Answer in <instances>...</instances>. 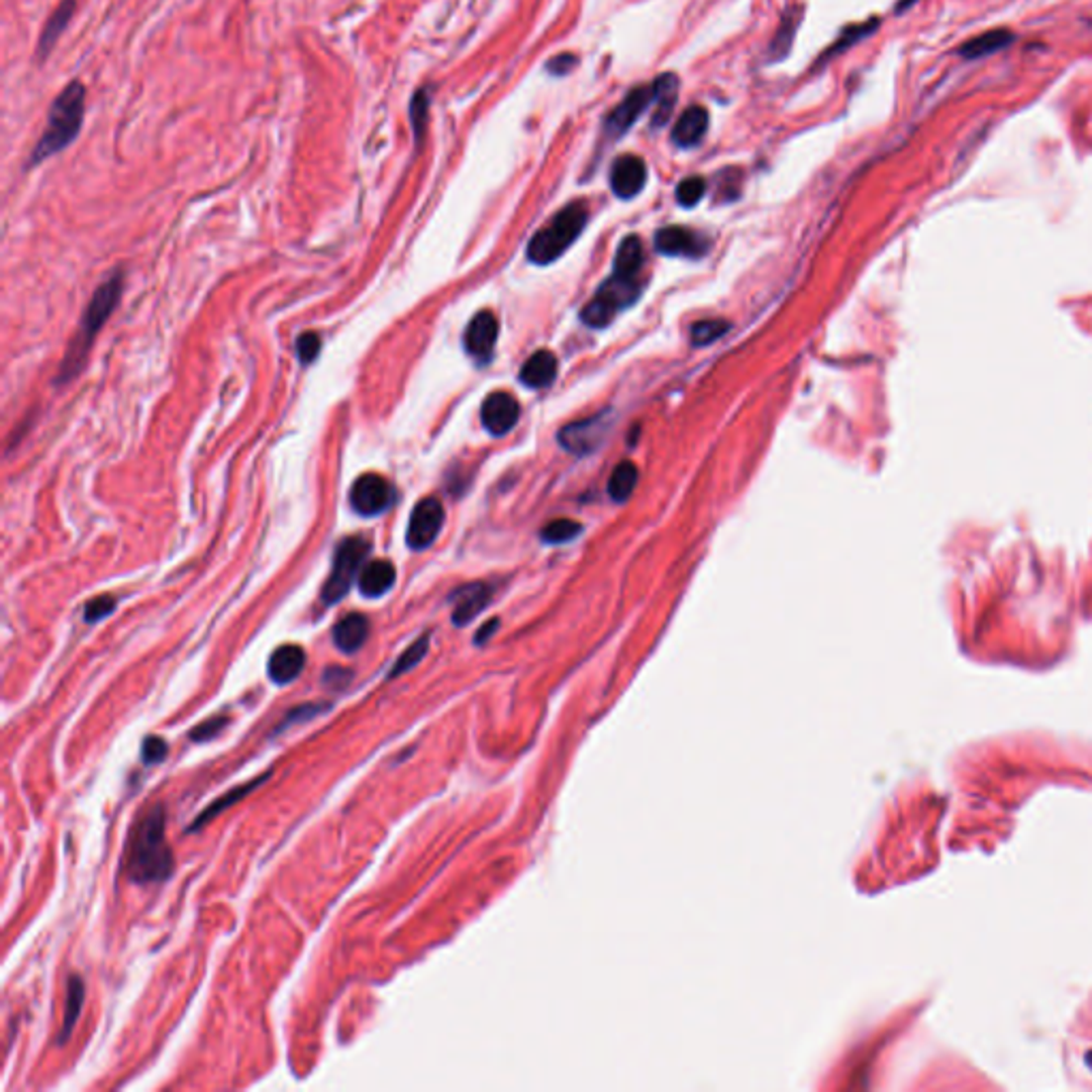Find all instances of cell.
<instances>
[{
  "label": "cell",
  "mask_w": 1092,
  "mask_h": 1092,
  "mask_svg": "<svg viewBox=\"0 0 1092 1092\" xmlns=\"http://www.w3.org/2000/svg\"><path fill=\"white\" fill-rule=\"evenodd\" d=\"M711 242L704 235L685 227H663L655 235V248L663 256L702 258L709 252Z\"/></svg>",
  "instance_id": "obj_11"
},
{
  "label": "cell",
  "mask_w": 1092,
  "mask_h": 1092,
  "mask_svg": "<svg viewBox=\"0 0 1092 1092\" xmlns=\"http://www.w3.org/2000/svg\"><path fill=\"white\" fill-rule=\"evenodd\" d=\"M73 16H75V0H62V3L56 7V11L50 16L44 33H41L39 48H37L39 58H46L51 51V48L56 46V41L60 39V35L64 33Z\"/></svg>",
  "instance_id": "obj_24"
},
{
  "label": "cell",
  "mask_w": 1092,
  "mask_h": 1092,
  "mask_svg": "<svg viewBox=\"0 0 1092 1092\" xmlns=\"http://www.w3.org/2000/svg\"><path fill=\"white\" fill-rule=\"evenodd\" d=\"M557 376V358L548 350L534 352L521 367V382L530 389H545Z\"/></svg>",
  "instance_id": "obj_20"
},
{
  "label": "cell",
  "mask_w": 1092,
  "mask_h": 1092,
  "mask_svg": "<svg viewBox=\"0 0 1092 1092\" xmlns=\"http://www.w3.org/2000/svg\"><path fill=\"white\" fill-rule=\"evenodd\" d=\"M1088 1064H1090V1067H1092V1052L1088 1054Z\"/></svg>",
  "instance_id": "obj_43"
},
{
  "label": "cell",
  "mask_w": 1092,
  "mask_h": 1092,
  "mask_svg": "<svg viewBox=\"0 0 1092 1092\" xmlns=\"http://www.w3.org/2000/svg\"><path fill=\"white\" fill-rule=\"evenodd\" d=\"M173 873V853L164 839V809H149L137 824L129 851V875L137 883L164 881Z\"/></svg>",
  "instance_id": "obj_1"
},
{
  "label": "cell",
  "mask_w": 1092,
  "mask_h": 1092,
  "mask_svg": "<svg viewBox=\"0 0 1092 1092\" xmlns=\"http://www.w3.org/2000/svg\"><path fill=\"white\" fill-rule=\"evenodd\" d=\"M84 109H86V88L79 81H71L51 103L46 131L41 133V140L35 146L33 154L29 158V167H37L46 158L58 154L60 149L71 146L84 122Z\"/></svg>",
  "instance_id": "obj_2"
},
{
  "label": "cell",
  "mask_w": 1092,
  "mask_h": 1092,
  "mask_svg": "<svg viewBox=\"0 0 1092 1092\" xmlns=\"http://www.w3.org/2000/svg\"><path fill=\"white\" fill-rule=\"evenodd\" d=\"M395 585V568L391 561L376 559L363 565L358 574V589L365 598H380Z\"/></svg>",
  "instance_id": "obj_19"
},
{
  "label": "cell",
  "mask_w": 1092,
  "mask_h": 1092,
  "mask_svg": "<svg viewBox=\"0 0 1092 1092\" xmlns=\"http://www.w3.org/2000/svg\"><path fill=\"white\" fill-rule=\"evenodd\" d=\"M84 981H81L79 975H71L68 977V984H66V1009H64V1020H62V1031L58 1035V1043H64L68 1037H71L75 1025H77V1018L81 1014V1005H84Z\"/></svg>",
  "instance_id": "obj_26"
},
{
  "label": "cell",
  "mask_w": 1092,
  "mask_h": 1092,
  "mask_svg": "<svg viewBox=\"0 0 1092 1092\" xmlns=\"http://www.w3.org/2000/svg\"><path fill=\"white\" fill-rule=\"evenodd\" d=\"M636 482H639V469L632 461H621L608 480V495L613 497L617 504H624L628 497L634 493Z\"/></svg>",
  "instance_id": "obj_27"
},
{
  "label": "cell",
  "mask_w": 1092,
  "mask_h": 1092,
  "mask_svg": "<svg viewBox=\"0 0 1092 1092\" xmlns=\"http://www.w3.org/2000/svg\"><path fill=\"white\" fill-rule=\"evenodd\" d=\"M369 636V621L361 613L342 617L334 628V643L344 653H354L361 648Z\"/></svg>",
  "instance_id": "obj_18"
},
{
  "label": "cell",
  "mask_w": 1092,
  "mask_h": 1092,
  "mask_svg": "<svg viewBox=\"0 0 1092 1092\" xmlns=\"http://www.w3.org/2000/svg\"><path fill=\"white\" fill-rule=\"evenodd\" d=\"M142 755L146 764H158L167 757V743H164L160 737H148L144 741Z\"/></svg>",
  "instance_id": "obj_38"
},
{
  "label": "cell",
  "mask_w": 1092,
  "mask_h": 1092,
  "mask_svg": "<svg viewBox=\"0 0 1092 1092\" xmlns=\"http://www.w3.org/2000/svg\"><path fill=\"white\" fill-rule=\"evenodd\" d=\"M352 679V672L350 670H344V668H329L325 674H323V683L331 689H344L346 685L350 683Z\"/></svg>",
  "instance_id": "obj_40"
},
{
  "label": "cell",
  "mask_w": 1092,
  "mask_h": 1092,
  "mask_svg": "<svg viewBox=\"0 0 1092 1092\" xmlns=\"http://www.w3.org/2000/svg\"><path fill=\"white\" fill-rule=\"evenodd\" d=\"M442 525H445V508L436 497L421 500L412 510L408 525V545L414 550H423L432 546L438 538Z\"/></svg>",
  "instance_id": "obj_10"
},
{
  "label": "cell",
  "mask_w": 1092,
  "mask_h": 1092,
  "mask_svg": "<svg viewBox=\"0 0 1092 1092\" xmlns=\"http://www.w3.org/2000/svg\"><path fill=\"white\" fill-rule=\"evenodd\" d=\"M709 129V114L702 105H691L679 116L672 131V142L679 148H694Z\"/></svg>",
  "instance_id": "obj_17"
},
{
  "label": "cell",
  "mask_w": 1092,
  "mask_h": 1092,
  "mask_svg": "<svg viewBox=\"0 0 1092 1092\" xmlns=\"http://www.w3.org/2000/svg\"><path fill=\"white\" fill-rule=\"evenodd\" d=\"M800 22V16L798 13H787V16L783 18L779 31L775 35V39H772V46H770V56L772 58H783L787 50H790L792 41H794V33H796V26Z\"/></svg>",
  "instance_id": "obj_32"
},
{
  "label": "cell",
  "mask_w": 1092,
  "mask_h": 1092,
  "mask_svg": "<svg viewBox=\"0 0 1092 1092\" xmlns=\"http://www.w3.org/2000/svg\"><path fill=\"white\" fill-rule=\"evenodd\" d=\"M646 184V162L636 154L619 156L611 167V188L619 199H634Z\"/></svg>",
  "instance_id": "obj_14"
},
{
  "label": "cell",
  "mask_w": 1092,
  "mask_h": 1092,
  "mask_svg": "<svg viewBox=\"0 0 1092 1092\" xmlns=\"http://www.w3.org/2000/svg\"><path fill=\"white\" fill-rule=\"evenodd\" d=\"M497 336H500V323H497L495 314L489 310L478 312L465 329V336H463L465 352L469 356H474L476 361H487V358L493 354Z\"/></svg>",
  "instance_id": "obj_13"
},
{
  "label": "cell",
  "mask_w": 1092,
  "mask_h": 1092,
  "mask_svg": "<svg viewBox=\"0 0 1092 1092\" xmlns=\"http://www.w3.org/2000/svg\"><path fill=\"white\" fill-rule=\"evenodd\" d=\"M916 3H918V0H901V3H898V7H896V11H898V13H901V11L909 9V7H914Z\"/></svg>",
  "instance_id": "obj_42"
},
{
  "label": "cell",
  "mask_w": 1092,
  "mask_h": 1092,
  "mask_svg": "<svg viewBox=\"0 0 1092 1092\" xmlns=\"http://www.w3.org/2000/svg\"><path fill=\"white\" fill-rule=\"evenodd\" d=\"M114 608H116V600L112 596H99V598H94L86 604L84 619L88 621V624H96V621H101L107 615H112Z\"/></svg>",
  "instance_id": "obj_37"
},
{
  "label": "cell",
  "mask_w": 1092,
  "mask_h": 1092,
  "mask_svg": "<svg viewBox=\"0 0 1092 1092\" xmlns=\"http://www.w3.org/2000/svg\"><path fill=\"white\" fill-rule=\"evenodd\" d=\"M427 651H430V634L421 636L417 643H412L406 648V651L399 655V659L395 661V666L389 672V679H397V676H402L404 672L412 670L414 666H419V663L423 661V657L427 655Z\"/></svg>",
  "instance_id": "obj_30"
},
{
  "label": "cell",
  "mask_w": 1092,
  "mask_h": 1092,
  "mask_svg": "<svg viewBox=\"0 0 1092 1092\" xmlns=\"http://www.w3.org/2000/svg\"><path fill=\"white\" fill-rule=\"evenodd\" d=\"M576 62H578V58L574 56V53L565 51V53H559V56L550 58V60L546 62V71H548L550 75H557V77L568 75L570 71H574Z\"/></svg>",
  "instance_id": "obj_39"
},
{
  "label": "cell",
  "mask_w": 1092,
  "mask_h": 1092,
  "mask_svg": "<svg viewBox=\"0 0 1092 1092\" xmlns=\"http://www.w3.org/2000/svg\"><path fill=\"white\" fill-rule=\"evenodd\" d=\"M450 602H452V624L454 626H467L469 621L476 619L482 611H485L487 604L491 602V587L485 585V583H472V585H465V587H459L457 591L450 596Z\"/></svg>",
  "instance_id": "obj_15"
},
{
  "label": "cell",
  "mask_w": 1092,
  "mask_h": 1092,
  "mask_svg": "<svg viewBox=\"0 0 1092 1092\" xmlns=\"http://www.w3.org/2000/svg\"><path fill=\"white\" fill-rule=\"evenodd\" d=\"M645 262V248L639 235H628V238L619 244V250L615 254L613 273L621 275V278H639Z\"/></svg>",
  "instance_id": "obj_23"
},
{
  "label": "cell",
  "mask_w": 1092,
  "mask_h": 1092,
  "mask_svg": "<svg viewBox=\"0 0 1092 1092\" xmlns=\"http://www.w3.org/2000/svg\"><path fill=\"white\" fill-rule=\"evenodd\" d=\"M306 666V651L299 645H282L269 657L267 674L275 685L293 683Z\"/></svg>",
  "instance_id": "obj_16"
},
{
  "label": "cell",
  "mask_w": 1092,
  "mask_h": 1092,
  "mask_svg": "<svg viewBox=\"0 0 1092 1092\" xmlns=\"http://www.w3.org/2000/svg\"><path fill=\"white\" fill-rule=\"evenodd\" d=\"M877 26H879V20H875V18H873V20H868V22H864V24H855V26H851V29H847V31H843V35H841V37L837 39V44H835L833 48H828V50H826V51L822 53V58H820V62H824V60H833L835 56H839V53H841V51H845V50H847L849 46H853V44H858V41H860V39L868 37L870 33H873V31L877 29Z\"/></svg>",
  "instance_id": "obj_28"
},
{
  "label": "cell",
  "mask_w": 1092,
  "mask_h": 1092,
  "mask_svg": "<svg viewBox=\"0 0 1092 1092\" xmlns=\"http://www.w3.org/2000/svg\"><path fill=\"white\" fill-rule=\"evenodd\" d=\"M269 775H271V772H265V775H260V777H256V779H252V781H248V783H244V785H240V787H233V790H229L223 798L214 800V803H212L210 807H207V809L199 815V818L195 820V824L190 826V831H199L201 826H205L207 822H212L218 813H223V811H227L229 807H233L235 803H240V800H244L248 794L254 792L262 781L269 779Z\"/></svg>",
  "instance_id": "obj_25"
},
{
  "label": "cell",
  "mask_w": 1092,
  "mask_h": 1092,
  "mask_svg": "<svg viewBox=\"0 0 1092 1092\" xmlns=\"http://www.w3.org/2000/svg\"><path fill=\"white\" fill-rule=\"evenodd\" d=\"M611 423L613 419H608V412H602L598 417H591L585 421L572 423L559 432V445L574 454H591L593 450L602 447Z\"/></svg>",
  "instance_id": "obj_9"
},
{
  "label": "cell",
  "mask_w": 1092,
  "mask_h": 1092,
  "mask_svg": "<svg viewBox=\"0 0 1092 1092\" xmlns=\"http://www.w3.org/2000/svg\"><path fill=\"white\" fill-rule=\"evenodd\" d=\"M676 96H679V77L674 73H661L653 81V127H663L670 120Z\"/></svg>",
  "instance_id": "obj_22"
},
{
  "label": "cell",
  "mask_w": 1092,
  "mask_h": 1092,
  "mask_svg": "<svg viewBox=\"0 0 1092 1092\" xmlns=\"http://www.w3.org/2000/svg\"><path fill=\"white\" fill-rule=\"evenodd\" d=\"M580 534H583V525H580V523L570 521V519H557V521H550L548 525H545L543 532H541V538H543V543H546V545H563V543L574 541V538H578Z\"/></svg>",
  "instance_id": "obj_29"
},
{
  "label": "cell",
  "mask_w": 1092,
  "mask_h": 1092,
  "mask_svg": "<svg viewBox=\"0 0 1092 1092\" xmlns=\"http://www.w3.org/2000/svg\"><path fill=\"white\" fill-rule=\"evenodd\" d=\"M393 497V487L380 474L358 476L350 489V504L363 517L382 515L384 510L391 508Z\"/></svg>",
  "instance_id": "obj_8"
},
{
  "label": "cell",
  "mask_w": 1092,
  "mask_h": 1092,
  "mask_svg": "<svg viewBox=\"0 0 1092 1092\" xmlns=\"http://www.w3.org/2000/svg\"><path fill=\"white\" fill-rule=\"evenodd\" d=\"M587 218L589 212L583 201L565 205L534 235L528 246V258L536 265H548V262L557 260L583 233Z\"/></svg>",
  "instance_id": "obj_4"
},
{
  "label": "cell",
  "mask_w": 1092,
  "mask_h": 1092,
  "mask_svg": "<svg viewBox=\"0 0 1092 1092\" xmlns=\"http://www.w3.org/2000/svg\"><path fill=\"white\" fill-rule=\"evenodd\" d=\"M295 350H297L301 365H310L314 358L318 356V352H321V338H318L314 331H308V334L299 336V340L295 344Z\"/></svg>",
  "instance_id": "obj_36"
},
{
  "label": "cell",
  "mask_w": 1092,
  "mask_h": 1092,
  "mask_svg": "<svg viewBox=\"0 0 1092 1092\" xmlns=\"http://www.w3.org/2000/svg\"><path fill=\"white\" fill-rule=\"evenodd\" d=\"M229 724V717L225 715H216L212 719H207V722L199 724L195 730H190V739L195 743H205V741H212L216 739L220 732H223V728Z\"/></svg>",
  "instance_id": "obj_35"
},
{
  "label": "cell",
  "mask_w": 1092,
  "mask_h": 1092,
  "mask_svg": "<svg viewBox=\"0 0 1092 1092\" xmlns=\"http://www.w3.org/2000/svg\"><path fill=\"white\" fill-rule=\"evenodd\" d=\"M519 414H521L519 402L513 395L504 391H495L487 395L480 408L482 425H485V430L495 438L513 432L519 421Z\"/></svg>",
  "instance_id": "obj_12"
},
{
  "label": "cell",
  "mask_w": 1092,
  "mask_h": 1092,
  "mask_svg": "<svg viewBox=\"0 0 1092 1092\" xmlns=\"http://www.w3.org/2000/svg\"><path fill=\"white\" fill-rule=\"evenodd\" d=\"M369 555V543L363 536H350L340 543L336 550L334 568H331V576L323 587V602L327 606H334L340 602L348 589L352 587L354 580L363 570V563Z\"/></svg>",
  "instance_id": "obj_6"
},
{
  "label": "cell",
  "mask_w": 1092,
  "mask_h": 1092,
  "mask_svg": "<svg viewBox=\"0 0 1092 1092\" xmlns=\"http://www.w3.org/2000/svg\"><path fill=\"white\" fill-rule=\"evenodd\" d=\"M728 329H730V323L719 321V318H711V321H700V323H696L694 327H691V342H694V346H709V344L717 342L719 338H724Z\"/></svg>",
  "instance_id": "obj_33"
},
{
  "label": "cell",
  "mask_w": 1092,
  "mask_h": 1092,
  "mask_svg": "<svg viewBox=\"0 0 1092 1092\" xmlns=\"http://www.w3.org/2000/svg\"><path fill=\"white\" fill-rule=\"evenodd\" d=\"M639 295H641L639 278H621V275L613 273L611 278L598 288L596 297H593L583 308V312H580V318H583L585 325L593 329H602L613 323V318L617 316L619 310L632 306V303L639 299Z\"/></svg>",
  "instance_id": "obj_5"
},
{
  "label": "cell",
  "mask_w": 1092,
  "mask_h": 1092,
  "mask_svg": "<svg viewBox=\"0 0 1092 1092\" xmlns=\"http://www.w3.org/2000/svg\"><path fill=\"white\" fill-rule=\"evenodd\" d=\"M1009 44H1014V33L1007 29H994L966 41V44L960 46L958 53L966 60H977V58L990 56V53L1001 51Z\"/></svg>",
  "instance_id": "obj_21"
},
{
  "label": "cell",
  "mask_w": 1092,
  "mask_h": 1092,
  "mask_svg": "<svg viewBox=\"0 0 1092 1092\" xmlns=\"http://www.w3.org/2000/svg\"><path fill=\"white\" fill-rule=\"evenodd\" d=\"M122 286H124V275L118 271L105 284H101L99 288H96V293L92 295L88 308L84 312V321H81V325L77 329V336L66 350V356H64V361L60 365L58 382H66V380L75 378L81 371V367H84L86 354L90 350V346H92L96 334H99V329L105 325L109 314H112L114 308L118 306L120 295H122Z\"/></svg>",
  "instance_id": "obj_3"
},
{
  "label": "cell",
  "mask_w": 1092,
  "mask_h": 1092,
  "mask_svg": "<svg viewBox=\"0 0 1092 1092\" xmlns=\"http://www.w3.org/2000/svg\"><path fill=\"white\" fill-rule=\"evenodd\" d=\"M430 90L427 88H421L414 92L412 96V103H410V122H412V131H414V140L421 142L423 135H425V127H427V114H430Z\"/></svg>",
  "instance_id": "obj_31"
},
{
  "label": "cell",
  "mask_w": 1092,
  "mask_h": 1092,
  "mask_svg": "<svg viewBox=\"0 0 1092 1092\" xmlns=\"http://www.w3.org/2000/svg\"><path fill=\"white\" fill-rule=\"evenodd\" d=\"M497 628H500V619H491L489 624H485V626H482V628L478 630L474 643H476V645H485V643L491 639L493 632H495Z\"/></svg>",
  "instance_id": "obj_41"
},
{
  "label": "cell",
  "mask_w": 1092,
  "mask_h": 1092,
  "mask_svg": "<svg viewBox=\"0 0 1092 1092\" xmlns=\"http://www.w3.org/2000/svg\"><path fill=\"white\" fill-rule=\"evenodd\" d=\"M704 192H707V182L700 175H691L676 186V201L683 207H694L702 201Z\"/></svg>",
  "instance_id": "obj_34"
},
{
  "label": "cell",
  "mask_w": 1092,
  "mask_h": 1092,
  "mask_svg": "<svg viewBox=\"0 0 1092 1092\" xmlns=\"http://www.w3.org/2000/svg\"><path fill=\"white\" fill-rule=\"evenodd\" d=\"M648 105H653V86H636L632 88L624 101H621L611 114L604 120V135L608 140L615 142L621 135H626L636 120H639Z\"/></svg>",
  "instance_id": "obj_7"
}]
</instances>
